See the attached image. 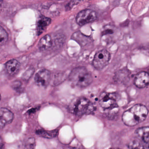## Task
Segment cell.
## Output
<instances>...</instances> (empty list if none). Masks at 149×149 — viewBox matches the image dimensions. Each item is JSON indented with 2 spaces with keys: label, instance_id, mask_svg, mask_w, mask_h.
<instances>
[{
  "label": "cell",
  "instance_id": "1",
  "mask_svg": "<svg viewBox=\"0 0 149 149\" xmlns=\"http://www.w3.org/2000/svg\"><path fill=\"white\" fill-rule=\"evenodd\" d=\"M148 114L146 106L136 104L125 111L122 116L124 124L128 126H134L144 121Z\"/></svg>",
  "mask_w": 149,
  "mask_h": 149
},
{
  "label": "cell",
  "instance_id": "2",
  "mask_svg": "<svg viewBox=\"0 0 149 149\" xmlns=\"http://www.w3.org/2000/svg\"><path fill=\"white\" fill-rule=\"evenodd\" d=\"M127 146L130 149H149V126L137 129Z\"/></svg>",
  "mask_w": 149,
  "mask_h": 149
},
{
  "label": "cell",
  "instance_id": "3",
  "mask_svg": "<svg viewBox=\"0 0 149 149\" xmlns=\"http://www.w3.org/2000/svg\"><path fill=\"white\" fill-rule=\"evenodd\" d=\"M69 79L73 84L80 88L88 87L93 81L91 74L84 67H77L73 69Z\"/></svg>",
  "mask_w": 149,
  "mask_h": 149
},
{
  "label": "cell",
  "instance_id": "4",
  "mask_svg": "<svg viewBox=\"0 0 149 149\" xmlns=\"http://www.w3.org/2000/svg\"><path fill=\"white\" fill-rule=\"evenodd\" d=\"M95 110L94 104L87 98L81 97L77 102L74 108V112L78 116L89 114Z\"/></svg>",
  "mask_w": 149,
  "mask_h": 149
},
{
  "label": "cell",
  "instance_id": "5",
  "mask_svg": "<svg viewBox=\"0 0 149 149\" xmlns=\"http://www.w3.org/2000/svg\"><path fill=\"white\" fill-rule=\"evenodd\" d=\"M111 55L106 49H102L97 52L94 56L92 64L95 68L101 70L105 68L109 62Z\"/></svg>",
  "mask_w": 149,
  "mask_h": 149
},
{
  "label": "cell",
  "instance_id": "6",
  "mask_svg": "<svg viewBox=\"0 0 149 149\" xmlns=\"http://www.w3.org/2000/svg\"><path fill=\"white\" fill-rule=\"evenodd\" d=\"M117 95L115 93L103 92L99 97V104L104 109H112L117 107Z\"/></svg>",
  "mask_w": 149,
  "mask_h": 149
},
{
  "label": "cell",
  "instance_id": "7",
  "mask_svg": "<svg viewBox=\"0 0 149 149\" xmlns=\"http://www.w3.org/2000/svg\"><path fill=\"white\" fill-rule=\"evenodd\" d=\"M97 19V15L95 11L85 9L78 13L76 17V22L80 26H84L95 21Z\"/></svg>",
  "mask_w": 149,
  "mask_h": 149
},
{
  "label": "cell",
  "instance_id": "8",
  "mask_svg": "<svg viewBox=\"0 0 149 149\" xmlns=\"http://www.w3.org/2000/svg\"><path fill=\"white\" fill-rule=\"evenodd\" d=\"M51 79V74L47 70L42 69L37 72L35 77V83L40 87L47 86Z\"/></svg>",
  "mask_w": 149,
  "mask_h": 149
},
{
  "label": "cell",
  "instance_id": "9",
  "mask_svg": "<svg viewBox=\"0 0 149 149\" xmlns=\"http://www.w3.org/2000/svg\"><path fill=\"white\" fill-rule=\"evenodd\" d=\"M14 118L13 113L6 108L0 110V127L3 129L7 124L12 123Z\"/></svg>",
  "mask_w": 149,
  "mask_h": 149
},
{
  "label": "cell",
  "instance_id": "10",
  "mask_svg": "<svg viewBox=\"0 0 149 149\" xmlns=\"http://www.w3.org/2000/svg\"><path fill=\"white\" fill-rule=\"evenodd\" d=\"M134 83L135 86L142 88L149 85V74L148 72L142 71L138 73L134 78Z\"/></svg>",
  "mask_w": 149,
  "mask_h": 149
},
{
  "label": "cell",
  "instance_id": "11",
  "mask_svg": "<svg viewBox=\"0 0 149 149\" xmlns=\"http://www.w3.org/2000/svg\"><path fill=\"white\" fill-rule=\"evenodd\" d=\"M6 69L8 74L13 76L18 74L20 69V63L15 59H12L6 63Z\"/></svg>",
  "mask_w": 149,
  "mask_h": 149
},
{
  "label": "cell",
  "instance_id": "12",
  "mask_svg": "<svg viewBox=\"0 0 149 149\" xmlns=\"http://www.w3.org/2000/svg\"><path fill=\"white\" fill-rule=\"evenodd\" d=\"M51 23V19L47 17L41 16L39 18L37 23V31L39 35L42 33Z\"/></svg>",
  "mask_w": 149,
  "mask_h": 149
},
{
  "label": "cell",
  "instance_id": "13",
  "mask_svg": "<svg viewBox=\"0 0 149 149\" xmlns=\"http://www.w3.org/2000/svg\"><path fill=\"white\" fill-rule=\"evenodd\" d=\"M39 47L42 51H45L51 47L52 45V40L49 35H47L41 39L39 42Z\"/></svg>",
  "mask_w": 149,
  "mask_h": 149
},
{
  "label": "cell",
  "instance_id": "14",
  "mask_svg": "<svg viewBox=\"0 0 149 149\" xmlns=\"http://www.w3.org/2000/svg\"><path fill=\"white\" fill-rule=\"evenodd\" d=\"M130 72L128 70H120L116 73L115 80L118 82H127L130 79Z\"/></svg>",
  "mask_w": 149,
  "mask_h": 149
},
{
  "label": "cell",
  "instance_id": "15",
  "mask_svg": "<svg viewBox=\"0 0 149 149\" xmlns=\"http://www.w3.org/2000/svg\"><path fill=\"white\" fill-rule=\"evenodd\" d=\"M36 134L46 138L51 139L55 137L58 134V130L47 131L43 130H39L36 131Z\"/></svg>",
  "mask_w": 149,
  "mask_h": 149
},
{
  "label": "cell",
  "instance_id": "16",
  "mask_svg": "<svg viewBox=\"0 0 149 149\" xmlns=\"http://www.w3.org/2000/svg\"><path fill=\"white\" fill-rule=\"evenodd\" d=\"M8 39V34L2 27L0 28V44L2 46L6 44Z\"/></svg>",
  "mask_w": 149,
  "mask_h": 149
},
{
  "label": "cell",
  "instance_id": "17",
  "mask_svg": "<svg viewBox=\"0 0 149 149\" xmlns=\"http://www.w3.org/2000/svg\"><path fill=\"white\" fill-rule=\"evenodd\" d=\"M35 144V141L34 138H30L27 141L26 146L27 149H34Z\"/></svg>",
  "mask_w": 149,
  "mask_h": 149
},
{
  "label": "cell",
  "instance_id": "18",
  "mask_svg": "<svg viewBox=\"0 0 149 149\" xmlns=\"http://www.w3.org/2000/svg\"><path fill=\"white\" fill-rule=\"evenodd\" d=\"M1 149H4V146H1Z\"/></svg>",
  "mask_w": 149,
  "mask_h": 149
},
{
  "label": "cell",
  "instance_id": "19",
  "mask_svg": "<svg viewBox=\"0 0 149 149\" xmlns=\"http://www.w3.org/2000/svg\"><path fill=\"white\" fill-rule=\"evenodd\" d=\"M148 73H149V72H148Z\"/></svg>",
  "mask_w": 149,
  "mask_h": 149
},
{
  "label": "cell",
  "instance_id": "20",
  "mask_svg": "<svg viewBox=\"0 0 149 149\" xmlns=\"http://www.w3.org/2000/svg\"></svg>",
  "mask_w": 149,
  "mask_h": 149
}]
</instances>
